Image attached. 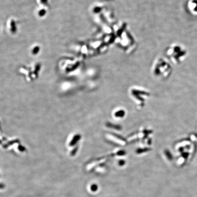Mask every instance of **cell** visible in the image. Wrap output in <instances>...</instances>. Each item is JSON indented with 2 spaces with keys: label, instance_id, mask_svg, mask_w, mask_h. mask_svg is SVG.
<instances>
[{
  "label": "cell",
  "instance_id": "1",
  "mask_svg": "<svg viewBox=\"0 0 197 197\" xmlns=\"http://www.w3.org/2000/svg\"><path fill=\"white\" fill-rule=\"evenodd\" d=\"M8 28L9 29L10 32L11 33L15 34L17 31L16 25L15 21L12 19H10L8 22Z\"/></svg>",
  "mask_w": 197,
  "mask_h": 197
},
{
  "label": "cell",
  "instance_id": "5",
  "mask_svg": "<svg viewBox=\"0 0 197 197\" xmlns=\"http://www.w3.org/2000/svg\"><path fill=\"white\" fill-rule=\"evenodd\" d=\"M40 4L46 5L48 4V0H38Z\"/></svg>",
  "mask_w": 197,
  "mask_h": 197
},
{
  "label": "cell",
  "instance_id": "3",
  "mask_svg": "<svg viewBox=\"0 0 197 197\" xmlns=\"http://www.w3.org/2000/svg\"><path fill=\"white\" fill-rule=\"evenodd\" d=\"M46 10H45L44 9H40V10L38 11V15L40 16H44L45 14H46Z\"/></svg>",
  "mask_w": 197,
  "mask_h": 197
},
{
  "label": "cell",
  "instance_id": "4",
  "mask_svg": "<svg viewBox=\"0 0 197 197\" xmlns=\"http://www.w3.org/2000/svg\"><path fill=\"white\" fill-rule=\"evenodd\" d=\"M90 189H91V190L92 191H93V192H95V191H96L97 190V189H98V186H97V185L96 184H93V185H92L91 186Z\"/></svg>",
  "mask_w": 197,
  "mask_h": 197
},
{
  "label": "cell",
  "instance_id": "2",
  "mask_svg": "<svg viewBox=\"0 0 197 197\" xmlns=\"http://www.w3.org/2000/svg\"><path fill=\"white\" fill-rule=\"evenodd\" d=\"M40 49V48L38 46H37V45L35 46L31 49V53L33 55L37 54L39 53Z\"/></svg>",
  "mask_w": 197,
  "mask_h": 197
}]
</instances>
